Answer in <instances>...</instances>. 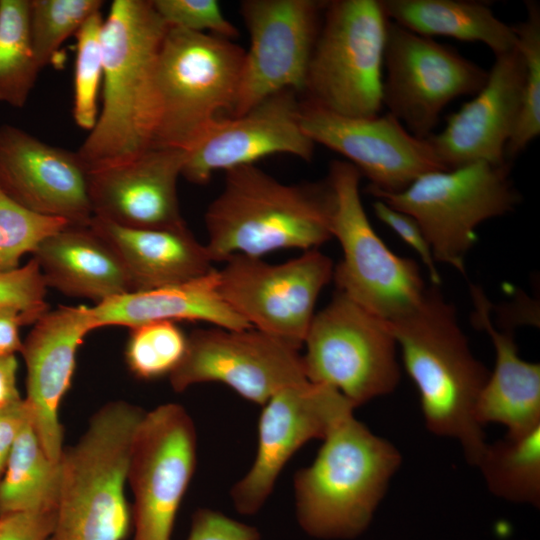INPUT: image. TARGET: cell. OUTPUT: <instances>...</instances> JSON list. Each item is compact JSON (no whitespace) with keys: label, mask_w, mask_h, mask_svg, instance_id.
<instances>
[{"label":"cell","mask_w":540,"mask_h":540,"mask_svg":"<svg viewBox=\"0 0 540 540\" xmlns=\"http://www.w3.org/2000/svg\"><path fill=\"white\" fill-rule=\"evenodd\" d=\"M168 27L152 0L111 3L102 27V105L76 151L87 172L129 162L154 147L156 69Z\"/></svg>","instance_id":"6da1fadb"},{"label":"cell","mask_w":540,"mask_h":540,"mask_svg":"<svg viewBox=\"0 0 540 540\" xmlns=\"http://www.w3.org/2000/svg\"><path fill=\"white\" fill-rule=\"evenodd\" d=\"M388 326L419 392L427 429L457 440L476 466L487 443L475 408L489 371L472 354L456 309L433 285L415 311Z\"/></svg>","instance_id":"7a4b0ae2"},{"label":"cell","mask_w":540,"mask_h":540,"mask_svg":"<svg viewBox=\"0 0 540 540\" xmlns=\"http://www.w3.org/2000/svg\"><path fill=\"white\" fill-rule=\"evenodd\" d=\"M225 172L224 187L204 216L213 262L318 249L332 238L333 193L327 180L284 184L254 164Z\"/></svg>","instance_id":"3957f363"},{"label":"cell","mask_w":540,"mask_h":540,"mask_svg":"<svg viewBox=\"0 0 540 540\" xmlns=\"http://www.w3.org/2000/svg\"><path fill=\"white\" fill-rule=\"evenodd\" d=\"M401 454L353 414L323 438L313 463L294 477L297 521L319 539H352L369 526Z\"/></svg>","instance_id":"277c9868"},{"label":"cell","mask_w":540,"mask_h":540,"mask_svg":"<svg viewBox=\"0 0 540 540\" xmlns=\"http://www.w3.org/2000/svg\"><path fill=\"white\" fill-rule=\"evenodd\" d=\"M145 411L111 401L78 442L63 449L49 540H123L130 525L125 483L135 431Z\"/></svg>","instance_id":"5b68a950"},{"label":"cell","mask_w":540,"mask_h":540,"mask_svg":"<svg viewBox=\"0 0 540 540\" xmlns=\"http://www.w3.org/2000/svg\"><path fill=\"white\" fill-rule=\"evenodd\" d=\"M244 58L229 39L168 27L156 69L154 146L186 151L222 111L231 114Z\"/></svg>","instance_id":"8992f818"},{"label":"cell","mask_w":540,"mask_h":540,"mask_svg":"<svg viewBox=\"0 0 540 540\" xmlns=\"http://www.w3.org/2000/svg\"><path fill=\"white\" fill-rule=\"evenodd\" d=\"M361 177L348 161L330 163L331 234L342 249L332 279L337 291L391 323L415 311L428 287L418 264L393 253L374 231L360 197Z\"/></svg>","instance_id":"52a82bcc"},{"label":"cell","mask_w":540,"mask_h":540,"mask_svg":"<svg viewBox=\"0 0 540 540\" xmlns=\"http://www.w3.org/2000/svg\"><path fill=\"white\" fill-rule=\"evenodd\" d=\"M510 168V162H474L423 174L398 193L368 191L417 221L435 262L465 273V256L477 240L476 228L512 212L520 201Z\"/></svg>","instance_id":"ba28073f"},{"label":"cell","mask_w":540,"mask_h":540,"mask_svg":"<svg viewBox=\"0 0 540 540\" xmlns=\"http://www.w3.org/2000/svg\"><path fill=\"white\" fill-rule=\"evenodd\" d=\"M388 23L380 0L327 1L306 76L308 102L346 117L378 115Z\"/></svg>","instance_id":"9c48e42d"},{"label":"cell","mask_w":540,"mask_h":540,"mask_svg":"<svg viewBox=\"0 0 540 540\" xmlns=\"http://www.w3.org/2000/svg\"><path fill=\"white\" fill-rule=\"evenodd\" d=\"M303 345L306 378L336 389L355 408L398 385L397 343L388 323L340 291L315 313Z\"/></svg>","instance_id":"30bf717a"},{"label":"cell","mask_w":540,"mask_h":540,"mask_svg":"<svg viewBox=\"0 0 540 540\" xmlns=\"http://www.w3.org/2000/svg\"><path fill=\"white\" fill-rule=\"evenodd\" d=\"M333 269L332 260L318 249L279 264L233 255L217 270L218 290L252 328L300 349Z\"/></svg>","instance_id":"8fae6325"},{"label":"cell","mask_w":540,"mask_h":540,"mask_svg":"<svg viewBox=\"0 0 540 540\" xmlns=\"http://www.w3.org/2000/svg\"><path fill=\"white\" fill-rule=\"evenodd\" d=\"M382 104L414 136L426 139L454 99L475 95L488 71L455 48L389 20Z\"/></svg>","instance_id":"7c38bea8"},{"label":"cell","mask_w":540,"mask_h":540,"mask_svg":"<svg viewBox=\"0 0 540 540\" xmlns=\"http://www.w3.org/2000/svg\"><path fill=\"white\" fill-rule=\"evenodd\" d=\"M192 418L176 403L145 412L132 442L127 481L134 495L133 540H170L196 464Z\"/></svg>","instance_id":"4fadbf2b"},{"label":"cell","mask_w":540,"mask_h":540,"mask_svg":"<svg viewBox=\"0 0 540 540\" xmlns=\"http://www.w3.org/2000/svg\"><path fill=\"white\" fill-rule=\"evenodd\" d=\"M326 4L317 0L241 2L250 48L230 116H239L280 91H305Z\"/></svg>","instance_id":"5bb4252c"},{"label":"cell","mask_w":540,"mask_h":540,"mask_svg":"<svg viewBox=\"0 0 540 540\" xmlns=\"http://www.w3.org/2000/svg\"><path fill=\"white\" fill-rule=\"evenodd\" d=\"M299 350L254 328L197 329L187 337L185 354L169 380L176 392L219 382L264 405L282 388L307 380Z\"/></svg>","instance_id":"9a60e30c"},{"label":"cell","mask_w":540,"mask_h":540,"mask_svg":"<svg viewBox=\"0 0 540 540\" xmlns=\"http://www.w3.org/2000/svg\"><path fill=\"white\" fill-rule=\"evenodd\" d=\"M354 409L336 389L308 379L271 396L259 418L256 458L231 489L237 511L244 515L259 511L293 454L312 439L323 440Z\"/></svg>","instance_id":"2e32d148"},{"label":"cell","mask_w":540,"mask_h":540,"mask_svg":"<svg viewBox=\"0 0 540 540\" xmlns=\"http://www.w3.org/2000/svg\"><path fill=\"white\" fill-rule=\"evenodd\" d=\"M301 126L315 144L347 158L368 178V189L398 193L423 174L447 170L427 138L414 136L388 112L346 117L306 101Z\"/></svg>","instance_id":"e0dca14e"},{"label":"cell","mask_w":540,"mask_h":540,"mask_svg":"<svg viewBox=\"0 0 540 540\" xmlns=\"http://www.w3.org/2000/svg\"><path fill=\"white\" fill-rule=\"evenodd\" d=\"M314 147L301 126V103L296 92L284 90L239 116L213 121L186 150L181 176L205 184L215 171L251 165L276 153L310 161Z\"/></svg>","instance_id":"ac0fdd59"},{"label":"cell","mask_w":540,"mask_h":540,"mask_svg":"<svg viewBox=\"0 0 540 540\" xmlns=\"http://www.w3.org/2000/svg\"><path fill=\"white\" fill-rule=\"evenodd\" d=\"M0 187L23 207L70 225L88 226L93 218L77 153L10 124L0 125Z\"/></svg>","instance_id":"d6986e66"},{"label":"cell","mask_w":540,"mask_h":540,"mask_svg":"<svg viewBox=\"0 0 540 540\" xmlns=\"http://www.w3.org/2000/svg\"><path fill=\"white\" fill-rule=\"evenodd\" d=\"M93 330L90 307L59 306L43 314L23 341L24 401L46 455L56 464L64 449L58 409L71 384L77 350Z\"/></svg>","instance_id":"ffe728a7"},{"label":"cell","mask_w":540,"mask_h":540,"mask_svg":"<svg viewBox=\"0 0 540 540\" xmlns=\"http://www.w3.org/2000/svg\"><path fill=\"white\" fill-rule=\"evenodd\" d=\"M525 79L519 49L495 56L484 86L427 139L446 169L474 162L504 164L520 114Z\"/></svg>","instance_id":"44dd1931"},{"label":"cell","mask_w":540,"mask_h":540,"mask_svg":"<svg viewBox=\"0 0 540 540\" xmlns=\"http://www.w3.org/2000/svg\"><path fill=\"white\" fill-rule=\"evenodd\" d=\"M185 158L183 149L154 146L129 162L88 172L93 217L139 229L186 225L177 195Z\"/></svg>","instance_id":"7402d4cb"},{"label":"cell","mask_w":540,"mask_h":540,"mask_svg":"<svg viewBox=\"0 0 540 540\" xmlns=\"http://www.w3.org/2000/svg\"><path fill=\"white\" fill-rule=\"evenodd\" d=\"M473 323L490 336L495 364L479 394L475 416L483 427L497 423L520 435L540 426V365L523 360L512 333L495 327L492 305L479 286L471 285Z\"/></svg>","instance_id":"603a6c76"},{"label":"cell","mask_w":540,"mask_h":540,"mask_svg":"<svg viewBox=\"0 0 540 540\" xmlns=\"http://www.w3.org/2000/svg\"><path fill=\"white\" fill-rule=\"evenodd\" d=\"M89 226L118 255L132 292L183 283L213 269L206 245L186 225L139 229L93 217Z\"/></svg>","instance_id":"cb8c5ba5"},{"label":"cell","mask_w":540,"mask_h":540,"mask_svg":"<svg viewBox=\"0 0 540 540\" xmlns=\"http://www.w3.org/2000/svg\"><path fill=\"white\" fill-rule=\"evenodd\" d=\"M94 329L134 328L163 321H202L226 329L252 328L222 299L217 269L179 284L133 291L90 307Z\"/></svg>","instance_id":"d4e9b609"},{"label":"cell","mask_w":540,"mask_h":540,"mask_svg":"<svg viewBox=\"0 0 540 540\" xmlns=\"http://www.w3.org/2000/svg\"><path fill=\"white\" fill-rule=\"evenodd\" d=\"M33 258L47 288L64 295L98 304L132 292L118 255L89 225H68L50 235L37 247Z\"/></svg>","instance_id":"484cf974"},{"label":"cell","mask_w":540,"mask_h":540,"mask_svg":"<svg viewBox=\"0 0 540 540\" xmlns=\"http://www.w3.org/2000/svg\"><path fill=\"white\" fill-rule=\"evenodd\" d=\"M387 18L422 36L480 42L495 56L517 46V36L488 2L474 0H380Z\"/></svg>","instance_id":"4316f807"},{"label":"cell","mask_w":540,"mask_h":540,"mask_svg":"<svg viewBox=\"0 0 540 540\" xmlns=\"http://www.w3.org/2000/svg\"><path fill=\"white\" fill-rule=\"evenodd\" d=\"M59 473V464L46 455L29 417L0 478V516L56 509Z\"/></svg>","instance_id":"83f0119b"},{"label":"cell","mask_w":540,"mask_h":540,"mask_svg":"<svg viewBox=\"0 0 540 540\" xmlns=\"http://www.w3.org/2000/svg\"><path fill=\"white\" fill-rule=\"evenodd\" d=\"M487 488L506 501L540 505V426L486 444L477 464Z\"/></svg>","instance_id":"f1b7e54d"},{"label":"cell","mask_w":540,"mask_h":540,"mask_svg":"<svg viewBox=\"0 0 540 540\" xmlns=\"http://www.w3.org/2000/svg\"><path fill=\"white\" fill-rule=\"evenodd\" d=\"M40 71L30 35V0H0V102L23 108Z\"/></svg>","instance_id":"f546056e"},{"label":"cell","mask_w":540,"mask_h":540,"mask_svg":"<svg viewBox=\"0 0 540 540\" xmlns=\"http://www.w3.org/2000/svg\"><path fill=\"white\" fill-rule=\"evenodd\" d=\"M526 17L513 26L525 65L520 114L505 149L510 162L540 134V5L525 1Z\"/></svg>","instance_id":"4dcf8cb0"},{"label":"cell","mask_w":540,"mask_h":540,"mask_svg":"<svg viewBox=\"0 0 540 540\" xmlns=\"http://www.w3.org/2000/svg\"><path fill=\"white\" fill-rule=\"evenodd\" d=\"M101 0H30V35L40 69L51 64L62 44L75 36Z\"/></svg>","instance_id":"1f68e13d"},{"label":"cell","mask_w":540,"mask_h":540,"mask_svg":"<svg viewBox=\"0 0 540 540\" xmlns=\"http://www.w3.org/2000/svg\"><path fill=\"white\" fill-rule=\"evenodd\" d=\"M101 11L94 13L76 33L73 118L76 125L91 131L96 124L98 97L103 83Z\"/></svg>","instance_id":"d6a6232c"},{"label":"cell","mask_w":540,"mask_h":540,"mask_svg":"<svg viewBox=\"0 0 540 540\" xmlns=\"http://www.w3.org/2000/svg\"><path fill=\"white\" fill-rule=\"evenodd\" d=\"M125 359L131 372L149 380L170 375L181 362L187 337L175 322L148 323L130 329Z\"/></svg>","instance_id":"836d02e7"},{"label":"cell","mask_w":540,"mask_h":540,"mask_svg":"<svg viewBox=\"0 0 540 540\" xmlns=\"http://www.w3.org/2000/svg\"><path fill=\"white\" fill-rule=\"evenodd\" d=\"M70 225L63 219L35 213L0 187V272L20 267V260L50 235Z\"/></svg>","instance_id":"e575fe53"},{"label":"cell","mask_w":540,"mask_h":540,"mask_svg":"<svg viewBox=\"0 0 540 540\" xmlns=\"http://www.w3.org/2000/svg\"><path fill=\"white\" fill-rule=\"evenodd\" d=\"M152 4L169 27L198 33L209 30L229 40L238 34L216 0H152Z\"/></svg>","instance_id":"d590c367"},{"label":"cell","mask_w":540,"mask_h":540,"mask_svg":"<svg viewBox=\"0 0 540 540\" xmlns=\"http://www.w3.org/2000/svg\"><path fill=\"white\" fill-rule=\"evenodd\" d=\"M46 292L47 286L34 258L17 269L0 272V307L15 306L42 316L49 310Z\"/></svg>","instance_id":"8d00e7d4"},{"label":"cell","mask_w":540,"mask_h":540,"mask_svg":"<svg viewBox=\"0 0 540 540\" xmlns=\"http://www.w3.org/2000/svg\"><path fill=\"white\" fill-rule=\"evenodd\" d=\"M372 207L376 217L416 251L425 264L433 285L439 286L441 277L430 244L417 221L412 216L390 207L379 199H376Z\"/></svg>","instance_id":"74e56055"},{"label":"cell","mask_w":540,"mask_h":540,"mask_svg":"<svg viewBox=\"0 0 540 540\" xmlns=\"http://www.w3.org/2000/svg\"><path fill=\"white\" fill-rule=\"evenodd\" d=\"M186 540H261L259 531L223 513L199 509L192 517Z\"/></svg>","instance_id":"f35d334b"},{"label":"cell","mask_w":540,"mask_h":540,"mask_svg":"<svg viewBox=\"0 0 540 540\" xmlns=\"http://www.w3.org/2000/svg\"><path fill=\"white\" fill-rule=\"evenodd\" d=\"M56 509L0 516V540H49Z\"/></svg>","instance_id":"ab89813d"},{"label":"cell","mask_w":540,"mask_h":540,"mask_svg":"<svg viewBox=\"0 0 540 540\" xmlns=\"http://www.w3.org/2000/svg\"><path fill=\"white\" fill-rule=\"evenodd\" d=\"M40 317L15 306L0 307V355L21 352L20 327L34 324Z\"/></svg>","instance_id":"60d3db41"},{"label":"cell","mask_w":540,"mask_h":540,"mask_svg":"<svg viewBox=\"0 0 540 540\" xmlns=\"http://www.w3.org/2000/svg\"><path fill=\"white\" fill-rule=\"evenodd\" d=\"M28 419L29 412L24 399L0 408V478L15 440Z\"/></svg>","instance_id":"b9f144b4"},{"label":"cell","mask_w":540,"mask_h":540,"mask_svg":"<svg viewBox=\"0 0 540 540\" xmlns=\"http://www.w3.org/2000/svg\"><path fill=\"white\" fill-rule=\"evenodd\" d=\"M17 368L15 355H0V408L22 400L17 388Z\"/></svg>","instance_id":"7bdbcfd3"}]
</instances>
